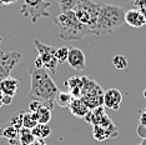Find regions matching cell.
I'll return each instance as SVG.
<instances>
[{"instance_id": "cell-11", "label": "cell", "mask_w": 146, "mask_h": 145, "mask_svg": "<svg viewBox=\"0 0 146 145\" xmlns=\"http://www.w3.org/2000/svg\"><path fill=\"white\" fill-rule=\"evenodd\" d=\"M125 24H127L131 28L139 29L146 25V18L139 9L131 8L129 10H125Z\"/></svg>"}, {"instance_id": "cell-1", "label": "cell", "mask_w": 146, "mask_h": 145, "mask_svg": "<svg viewBox=\"0 0 146 145\" xmlns=\"http://www.w3.org/2000/svg\"><path fill=\"white\" fill-rule=\"evenodd\" d=\"M54 23L58 29V36L65 41H80L92 35L91 29L79 20L74 10L61 11L54 18Z\"/></svg>"}, {"instance_id": "cell-38", "label": "cell", "mask_w": 146, "mask_h": 145, "mask_svg": "<svg viewBox=\"0 0 146 145\" xmlns=\"http://www.w3.org/2000/svg\"><path fill=\"white\" fill-rule=\"evenodd\" d=\"M45 145H46V144H45Z\"/></svg>"}, {"instance_id": "cell-16", "label": "cell", "mask_w": 146, "mask_h": 145, "mask_svg": "<svg viewBox=\"0 0 146 145\" xmlns=\"http://www.w3.org/2000/svg\"><path fill=\"white\" fill-rule=\"evenodd\" d=\"M51 111L52 109L46 106L44 103H41V106L39 108V110L35 113V116L38 119V123L40 124H49V121L51 119Z\"/></svg>"}, {"instance_id": "cell-30", "label": "cell", "mask_w": 146, "mask_h": 145, "mask_svg": "<svg viewBox=\"0 0 146 145\" xmlns=\"http://www.w3.org/2000/svg\"><path fill=\"white\" fill-rule=\"evenodd\" d=\"M16 1H18V0H0V5H10Z\"/></svg>"}, {"instance_id": "cell-26", "label": "cell", "mask_w": 146, "mask_h": 145, "mask_svg": "<svg viewBox=\"0 0 146 145\" xmlns=\"http://www.w3.org/2000/svg\"><path fill=\"white\" fill-rule=\"evenodd\" d=\"M130 4L132 8H136L140 11H142V14L146 18V0H131Z\"/></svg>"}, {"instance_id": "cell-19", "label": "cell", "mask_w": 146, "mask_h": 145, "mask_svg": "<svg viewBox=\"0 0 146 145\" xmlns=\"http://www.w3.org/2000/svg\"><path fill=\"white\" fill-rule=\"evenodd\" d=\"M31 133L34 134V136L36 139H45L49 135L51 134V128L49 124H40L39 123L36 126H34L31 129Z\"/></svg>"}, {"instance_id": "cell-37", "label": "cell", "mask_w": 146, "mask_h": 145, "mask_svg": "<svg viewBox=\"0 0 146 145\" xmlns=\"http://www.w3.org/2000/svg\"><path fill=\"white\" fill-rule=\"evenodd\" d=\"M1 40H3V38H1V36H0V44H1ZM0 51H1V50H0Z\"/></svg>"}, {"instance_id": "cell-6", "label": "cell", "mask_w": 146, "mask_h": 145, "mask_svg": "<svg viewBox=\"0 0 146 145\" xmlns=\"http://www.w3.org/2000/svg\"><path fill=\"white\" fill-rule=\"evenodd\" d=\"M51 6L50 1L45 0H24V4L20 8V14L24 18H29L33 24H36L40 18H49L50 13L49 8Z\"/></svg>"}, {"instance_id": "cell-29", "label": "cell", "mask_w": 146, "mask_h": 145, "mask_svg": "<svg viewBox=\"0 0 146 145\" xmlns=\"http://www.w3.org/2000/svg\"><path fill=\"white\" fill-rule=\"evenodd\" d=\"M11 103H13V96L4 94V96H3V104L4 105H10Z\"/></svg>"}, {"instance_id": "cell-13", "label": "cell", "mask_w": 146, "mask_h": 145, "mask_svg": "<svg viewBox=\"0 0 146 145\" xmlns=\"http://www.w3.org/2000/svg\"><path fill=\"white\" fill-rule=\"evenodd\" d=\"M65 86L69 89V91L72 94L74 98H81L82 95V76H71L68 80H65Z\"/></svg>"}, {"instance_id": "cell-3", "label": "cell", "mask_w": 146, "mask_h": 145, "mask_svg": "<svg viewBox=\"0 0 146 145\" xmlns=\"http://www.w3.org/2000/svg\"><path fill=\"white\" fill-rule=\"evenodd\" d=\"M30 91L29 96L31 100H55L56 94L59 93V88L50 76V72L45 68H30Z\"/></svg>"}, {"instance_id": "cell-25", "label": "cell", "mask_w": 146, "mask_h": 145, "mask_svg": "<svg viewBox=\"0 0 146 145\" xmlns=\"http://www.w3.org/2000/svg\"><path fill=\"white\" fill-rule=\"evenodd\" d=\"M23 115H24V111H19V113H16L14 116L11 118L10 124L14 128H16L18 130H20L21 128H24L23 126Z\"/></svg>"}, {"instance_id": "cell-12", "label": "cell", "mask_w": 146, "mask_h": 145, "mask_svg": "<svg viewBox=\"0 0 146 145\" xmlns=\"http://www.w3.org/2000/svg\"><path fill=\"white\" fill-rule=\"evenodd\" d=\"M117 128L111 126V128H105L102 125H92V134L94 138L99 141H104L106 139H110V138H115L117 136Z\"/></svg>"}, {"instance_id": "cell-15", "label": "cell", "mask_w": 146, "mask_h": 145, "mask_svg": "<svg viewBox=\"0 0 146 145\" xmlns=\"http://www.w3.org/2000/svg\"><path fill=\"white\" fill-rule=\"evenodd\" d=\"M69 110L71 111L72 115L78 118H84L86 114L90 111V109L88 108V105L84 103L81 98H74L71 101V104L69 105Z\"/></svg>"}, {"instance_id": "cell-35", "label": "cell", "mask_w": 146, "mask_h": 145, "mask_svg": "<svg viewBox=\"0 0 146 145\" xmlns=\"http://www.w3.org/2000/svg\"><path fill=\"white\" fill-rule=\"evenodd\" d=\"M0 136H3V128H0Z\"/></svg>"}, {"instance_id": "cell-36", "label": "cell", "mask_w": 146, "mask_h": 145, "mask_svg": "<svg viewBox=\"0 0 146 145\" xmlns=\"http://www.w3.org/2000/svg\"><path fill=\"white\" fill-rule=\"evenodd\" d=\"M144 96H145V99H146V89L144 90Z\"/></svg>"}, {"instance_id": "cell-23", "label": "cell", "mask_w": 146, "mask_h": 145, "mask_svg": "<svg viewBox=\"0 0 146 145\" xmlns=\"http://www.w3.org/2000/svg\"><path fill=\"white\" fill-rule=\"evenodd\" d=\"M80 0H56V3L59 4L60 11H66V10H72L74 6L78 4Z\"/></svg>"}, {"instance_id": "cell-14", "label": "cell", "mask_w": 146, "mask_h": 145, "mask_svg": "<svg viewBox=\"0 0 146 145\" xmlns=\"http://www.w3.org/2000/svg\"><path fill=\"white\" fill-rule=\"evenodd\" d=\"M19 84H20V81H19L18 79L9 76L0 83V91H1L3 94L10 95V96L14 98L16 91H18V89H19Z\"/></svg>"}, {"instance_id": "cell-24", "label": "cell", "mask_w": 146, "mask_h": 145, "mask_svg": "<svg viewBox=\"0 0 146 145\" xmlns=\"http://www.w3.org/2000/svg\"><path fill=\"white\" fill-rule=\"evenodd\" d=\"M69 49L68 47H61V48H58L55 50V57L58 59V61L62 64V63H66L68 61V55H69Z\"/></svg>"}, {"instance_id": "cell-21", "label": "cell", "mask_w": 146, "mask_h": 145, "mask_svg": "<svg viewBox=\"0 0 146 145\" xmlns=\"http://www.w3.org/2000/svg\"><path fill=\"white\" fill-rule=\"evenodd\" d=\"M38 123V119L35 116V113H24L23 115V126L26 128V129H33L34 126H36Z\"/></svg>"}, {"instance_id": "cell-5", "label": "cell", "mask_w": 146, "mask_h": 145, "mask_svg": "<svg viewBox=\"0 0 146 145\" xmlns=\"http://www.w3.org/2000/svg\"><path fill=\"white\" fill-rule=\"evenodd\" d=\"M72 10L82 24L91 29L98 21V16L100 13V3H94L92 0H80Z\"/></svg>"}, {"instance_id": "cell-34", "label": "cell", "mask_w": 146, "mask_h": 145, "mask_svg": "<svg viewBox=\"0 0 146 145\" xmlns=\"http://www.w3.org/2000/svg\"><path fill=\"white\" fill-rule=\"evenodd\" d=\"M137 145H146V138H145V139H142V140H141V143H140V144H137Z\"/></svg>"}, {"instance_id": "cell-18", "label": "cell", "mask_w": 146, "mask_h": 145, "mask_svg": "<svg viewBox=\"0 0 146 145\" xmlns=\"http://www.w3.org/2000/svg\"><path fill=\"white\" fill-rule=\"evenodd\" d=\"M72 99H74V96H72V94L69 90L68 91L59 90V93L56 94V98H55V104L60 108H69Z\"/></svg>"}, {"instance_id": "cell-27", "label": "cell", "mask_w": 146, "mask_h": 145, "mask_svg": "<svg viewBox=\"0 0 146 145\" xmlns=\"http://www.w3.org/2000/svg\"><path fill=\"white\" fill-rule=\"evenodd\" d=\"M41 103L42 101H40V100H31V103L29 104V110H30L31 113H36V111L39 110V108L41 106Z\"/></svg>"}, {"instance_id": "cell-31", "label": "cell", "mask_w": 146, "mask_h": 145, "mask_svg": "<svg viewBox=\"0 0 146 145\" xmlns=\"http://www.w3.org/2000/svg\"><path fill=\"white\" fill-rule=\"evenodd\" d=\"M140 125H141V126L146 128V111L141 115V118H140Z\"/></svg>"}, {"instance_id": "cell-22", "label": "cell", "mask_w": 146, "mask_h": 145, "mask_svg": "<svg viewBox=\"0 0 146 145\" xmlns=\"http://www.w3.org/2000/svg\"><path fill=\"white\" fill-rule=\"evenodd\" d=\"M112 64H114V67L116 69H119V70H124V69L129 67L127 59H126L124 55H115V57L112 58Z\"/></svg>"}, {"instance_id": "cell-9", "label": "cell", "mask_w": 146, "mask_h": 145, "mask_svg": "<svg viewBox=\"0 0 146 145\" xmlns=\"http://www.w3.org/2000/svg\"><path fill=\"white\" fill-rule=\"evenodd\" d=\"M68 64L76 71H82L86 67V58L81 49L70 48L68 55Z\"/></svg>"}, {"instance_id": "cell-32", "label": "cell", "mask_w": 146, "mask_h": 145, "mask_svg": "<svg viewBox=\"0 0 146 145\" xmlns=\"http://www.w3.org/2000/svg\"><path fill=\"white\" fill-rule=\"evenodd\" d=\"M30 145H45V143H44V141H42L41 139H36L34 143H31Z\"/></svg>"}, {"instance_id": "cell-7", "label": "cell", "mask_w": 146, "mask_h": 145, "mask_svg": "<svg viewBox=\"0 0 146 145\" xmlns=\"http://www.w3.org/2000/svg\"><path fill=\"white\" fill-rule=\"evenodd\" d=\"M34 45L36 48V50L39 53V57L42 59V63H44V68L48 70L49 72L54 74L58 69V65L60 63L58 61V59L55 57V48L50 47V45H46L44 43H41L40 40L35 39L34 40Z\"/></svg>"}, {"instance_id": "cell-4", "label": "cell", "mask_w": 146, "mask_h": 145, "mask_svg": "<svg viewBox=\"0 0 146 145\" xmlns=\"http://www.w3.org/2000/svg\"><path fill=\"white\" fill-rule=\"evenodd\" d=\"M82 81H84V85H82L81 99L88 105V108L92 110V109L98 106H102L104 105L105 91L100 88V85L95 80H92L91 78H86V76H82Z\"/></svg>"}, {"instance_id": "cell-2", "label": "cell", "mask_w": 146, "mask_h": 145, "mask_svg": "<svg viewBox=\"0 0 146 145\" xmlns=\"http://www.w3.org/2000/svg\"><path fill=\"white\" fill-rule=\"evenodd\" d=\"M125 24V9L119 5L100 3L98 21L91 28L92 35L112 34Z\"/></svg>"}, {"instance_id": "cell-28", "label": "cell", "mask_w": 146, "mask_h": 145, "mask_svg": "<svg viewBox=\"0 0 146 145\" xmlns=\"http://www.w3.org/2000/svg\"><path fill=\"white\" fill-rule=\"evenodd\" d=\"M34 67L35 68H38V69H41V68H44V63H42V59L39 57H36V59L34 60Z\"/></svg>"}, {"instance_id": "cell-33", "label": "cell", "mask_w": 146, "mask_h": 145, "mask_svg": "<svg viewBox=\"0 0 146 145\" xmlns=\"http://www.w3.org/2000/svg\"><path fill=\"white\" fill-rule=\"evenodd\" d=\"M3 96H4V94H3L1 91H0V108H1L3 105H4V104H3Z\"/></svg>"}, {"instance_id": "cell-10", "label": "cell", "mask_w": 146, "mask_h": 145, "mask_svg": "<svg viewBox=\"0 0 146 145\" xmlns=\"http://www.w3.org/2000/svg\"><path fill=\"white\" fill-rule=\"evenodd\" d=\"M122 103V94L119 89L111 88L104 93V106L111 110H119Z\"/></svg>"}, {"instance_id": "cell-8", "label": "cell", "mask_w": 146, "mask_h": 145, "mask_svg": "<svg viewBox=\"0 0 146 145\" xmlns=\"http://www.w3.org/2000/svg\"><path fill=\"white\" fill-rule=\"evenodd\" d=\"M21 53L19 51H0V83L9 78L19 61L21 60Z\"/></svg>"}, {"instance_id": "cell-20", "label": "cell", "mask_w": 146, "mask_h": 145, "mask_svg": "<svg viewBox=\"0 0 146 145\" xmlns=\"http://www.w3.org/2000/svg\"><path fill=\"white\" fill-rule=\"evenodd\" d=\"M36 140V138L34 136V134L31 133L30 129H26V128H21L19 130V141L21 145H30L31 143H34Z\"/></svg>"}, {"instance_id": "cell-17", "label": "cell", "mask_w": 146, "mask_h": 145, "mask_svg": "<svg viewBox=\"0 0 146 145\" xmlns=\"http://www.w3.org/2000/svg\"><path fill=\"white\" fill-rule=\"evenodd\" d=\"M3 138L8 139L10 145H15L19 140V130L13 126L11 124L6 125L5 128H3Z\"/></svg>"}]
</instances>
